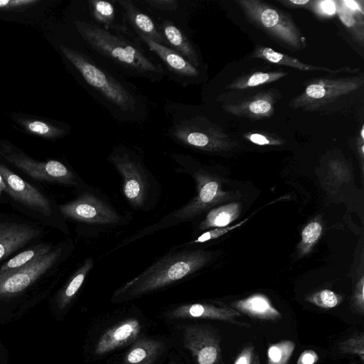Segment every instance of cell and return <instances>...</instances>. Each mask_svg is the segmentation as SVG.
Segmentation results:
<instances>
[{"label":"cell","instance_id":"20","mask_svg":"<svg viewBox=\"0 0 364 364\" xmlns=\"http://www.w3.org/2000/svg\"><path fill=\"white\" fill-rule=\"evenodd\" d=\"M141 331L137 319L129 318L107 329L97 341L95 353L102 355L134 341Z\"/></svg>","mask_w":364,"mask_h":364},{"label":"cell","instance_id":"32","mask_svg":"<svg viewBox=\"0 0 364 364\" xmlns=\"http://www.w3.org/2000/svg\"><path fill=\"white\" fill-rule=\"evenodd\" d=\"M309 301L322 308H333L339 303L338 296L332 291L323 289L309 297Z\"/></svg>","mask_w":364,"mask_h":364},{"label":"cell","instance_id":"37","mask_svg":"<svg viewBox=\"0 0 364 364\" xmlns=\"http://www.w3.org/2000/svg\"><path fill=\"white\" fill-rule=\"evenodd\" d=\"M245 137L252 143L258 145H277L281 144L277 139L257 133L247 134Z\"/></svg>","mask_w":364,"mask_h":364},{"label":"cell","instance_id":"5","mask_svg":"<svg viewBox=\"0 0 364 364\" xmlns=\"http://www.w3.org/2000/svg\"><path fill=\"white\" fill-rule=\"evenodd\" d=\"M108 161L122 176V191L127 201L134 208H144L151 184L140 156L130 147L119 145L109 153Z\"/></svg>","mask_w":364,"mask_h":364},{"label":"cell","instance_id":"28","mask_svg":"<svg viewBox=\"0 0 364 364\" xmlns=\"http://www.w3.org/2000/svg\"><path fill=\"white\" fill-rule=\"evenodd\" d=\"M21 124L30 133L35 135L55 139L65 135L68 129L60 127L39 120L21 119Z\"/></svg>","mask_w":364,"mask_h":364},{"label":"cell","instance_id":"35","mask_svg":"<svg viewBox=\"0 0 364 364\" xmlns=\"http://www.w3.org/2000/svg\"><path fill=\"white\" fill-rule=\"evenodd\" d=\"M38 2V0H0V9H20L33 6Z\"/></svg>","mask_w":364,"mask_h":364},{"label":"cell","instance_id":"25","mask_svg":"<svg viewBox=\"0 0 364 364\" xmlns=\"http://www.w3.org/2000/svg\"><path fill=\"white\" fill-rule=\"evenodd\" d=\"M240 204L237 202L228 203L210 210L200 223L199 228H224L235 220L240 213Z\"/></svg>","mask_w":364,"mask_h":364},{"label":"cell","instance_id":"27","mask_svg":"<svg viewBox=\"0 0 364 364\" xmlns=\"http://www.w3.org/2000/svg\"><path fill=\"white\" fill-rule=\"evenodd\" d=\"M161 349V343L153 340L136 343L124 356V364H150Z\"/></svg>","mask_w":364,"mask_h":364},{"label":"cell","instance_id":"34","mask_svg":"<svg viewBox=\"0 0 364 364\" xmlns=\"http://www.w3.org/2000/svg\"><path fill=\"white\" fill-rule=\"evenodd\" d=\"M249 113L255 116H268L272 112V102L266 98L257 97L250 102L247 105Z\"/></svg>","mask_w":364,"mask_h":364},{"label":"cell","instance_id":"38","mask_svg":"<svg viewBox=\"0 0 364 364\" xmlns=\"http://www.w3.org/2000/svg\"><path fill=\"white\" fill-rule=\"evenodd\" d=\"M318 360L317 354L313 350H308L300 355L296 364H314Z\"/></svg>","mask_w":364,"mask_h":364},{"label":"cell","instance_id":"40","mask_svg":"<svg viewBox=\"0 0 364 364\" xmlns=\"http://www.w3.org/2000/svg\"><path fill=\"white\" fill-rule=\"evenodd\" d=\"M346 8H348L351 11L358 12L360 11L361 14H363V10L361 9L358 5V4L355 1H342Z\"/></svg>","mask_w":364,"mask_h":364},{"label":"cell","instance_id":"41","mask_svg":"<svg viewBox=\"0 0 364 364\" xmlns=\"http://www.w3.org/2000/svg\"><path fill=\"white\" fill-rule=\"evenodd\" d=\"M356 297L358 301L363 306V277H362L358 284L356 289Z\"/></svg>","mask_w":364,"mask_h":364},{"label":"cell","instance_id":"2","mask_svg":"<svg viewBox=\"0 0 364 364\" xmlns=\"http://www.w3.org/2000/svg\"><path fill=\"white\" fill-rule=\"evenodd\" d=\"M73 26L85 46L117 72L150 82L166 76L156 57L134 37L109 32L91 21L77 19Z\"/></svg>","mask_w":364,"mask_h":364},{"label":"cell","instance_id":"30","mask_svg":"<svg viewBox=\"0 0 364 364\" xmlns=\"http://www.w3.org/2000/svg\"><path fill=\"white\" fill-rule=\"evenodd\" d=\"M295 344L291 341H284L271 346L267 351L269 364H287Z\"/></svg>","mask_w":364,"mask_h":364},{"label":"cell","instance_id":"39","mask_svg":"<svg viewBox=\"0 0 364 364\" xmlns=\"http://www.w3.org/2000/svg\"><path fill=\"white\" fill-rule=\"evenodd\" d=\"M251 357V348H247L237 357L234 364H250Z\"/></svg>","mask_w":364,"mask_h":364},{"label":"cell","instance_id":"11","mask_svg":"<svg viewBox=\"0 0 364 364\" xmlns=\"http://www.w3.org/2000/svg\"><path fill=\"white\" fill-rule=\"evenodd\" d=\"M362 84L363 80L355 77L319 79L310 83L292 103L296 107L316 108L355 91Z\"/></svg>","mask_w":364,"mask_h":364},{"label":"cell","instance_id":"6","mask_svg":"<svg viewBox=\"0 0 364 364\" xmlns=\"http://www.w3.org/2000/svg\"><path fill=\"white\" fill-rule=\"evenodd\" d=\"M237 3L250 21L274 38L295 49L303 47L304 38L286 14L258 0H240Z\"/></svg>","mask_w":364,"mask_h":364},{"label":"cell","instance_id":"13","mask_svg":"<svg viewBox=\"0 0 364 364\" xmlns=\"http://www.w3.org/2000/svg\"><path fill=\"white\" fill-rule=\"evenodd\" d=\"M43 230L39 225L28 220L14 217L1 218L0 260L24 250L41 237Z\"/></svg>","mask_w":364,"mask_h":364},{"label":"cell","instance_id":"33","mask_svg":"<svg viewBox=\"0 0 364 364\" xmlns=\"http://www.w3.org/2000/svg\"><path fill=\"white\" fill-rule=\"evenodd\" d=\"M247 220L248 218H246L245 220L240 221L239 223L232 226H227L224 228H215L214 229L210 230L207 232H203L195 240L188 242L186 245L203 243L211 240L218 238L220 236L225 235V233L242 226L247 222Z\"/></svg>","mask_w":364,"mask_h":364},{"label":"cell","instance_id":"14","mask_svg":"<svg viewBox=\"0 0 364 364\" xmlns=\"http://www.w3.org/2000/svg\"><path fill=\"white\" fill-rule=\"evenodd\" d=\"M0 174L9 191V197L44 218L53 216L52 202L41 191L1 163Z\"/></svg>","mask_w":364,"mask_h":364},{"label":"cell","instance_id":"3","mask_svg":"<svg viewBox=\"0 0 364 364\" xmlns=\"http://www.w3.org/2000/svg\"><path fill=\"white\" fill-rule=\"evenodd\" d=\"M164 109L166 132L176 143L208 152L228 149V136L198 106L166 99Z\"/></svg>","mask_w":364,"mask_h":364},{"label":"cell","instance_id":"43","mask_svg":"<svg viewBox=\"0 0 364 364\" xmlns=\"http://www.w3.org/2000/svg\"><path fill=\"white\" fill-rule=\"evenodd\" d=\"M285 2H287L289 4H292L296 6H303V5L310 3L311 1L309 0H289Z\"/></svg>","mask_w":364,"mask_h":364},{"label":"cell","instance_id":"29","mask_svg":"<svg viewBox=\"0 0 364 364\" xmlns=\"http://www.w3.org/2000/svg\"><path fill=\"white\" fill-rule=\"evenodd\" d=\"M287 73L282 72H256L250 75L245 76L236 80L229 88L244 89L276 81L286 75Z\"/></svg>","mask_w":364,"mask_h":364},{"label":"cell","instance_id":"19","mask_svg":"<svg viewBox=\"0 0 364 364\" xmlns=\"http://www.w3.org/2000/svg\"><path fill=\"white\" fill-rule=\"evenodd\" d=\"M133 34L143 35L156 43L166 46L154 20L133 0H116Z\"/></svg>","mask_w":364,"mask_h":364},{"label":"cell","instance_id":"1","mask_svg":"<svg viewBox=\"0 0 364 364\" xmlns=\"http://www.w3.org/2000/svg\"><path fill=\"white\" fill-rule=\"evenodd\" d=\"M82 44V48H77L60 43L58 48L87 92L117 122H145L149 106L144 94Z\"/></svg>","mask_w":364,"mask_h":364},{"label":"cell","instance_id":"12","mask_svg":"<svg viewBox=\"0 0 364 364\" xmlns=\"http://www.w3.org/2000/svg\"><path fill=\"white\" fill-rule=\"evenodd\" d=\"M59 210L68 218L89 223L112 225L120 220L119 215L109 204L90 193H84L60 205Z\"/></svg>","mask_w":364,"mask_h":364},{"label":"cell","instance_id":"15","mask_svg":"<svg viewBox=\"0 0 364 364\" xmlns=\"http://www.w3.org/2000/svg\"><path fill=\"white\" fill-rule=\"evenodd\" d=\"M185 347L197 364H215L219 358V346L215 336L207 329L196 325L186 326L183 331Z\"/></svg>","mask_w":364,"mask_h":364},{"label":"cell","instance_id":"18","mask_svg":"<svg viewBox=\"0 0 364 364\" xmlns=\"http://www.w3.org/2000/svg\"><path fill=\"white\" fill-rule=\"evenodd\" d=\"M87 7L91 21L114 33L134 37L116 0H89Z\"/></svg>","mask_w":364,"mask_h":364},{"label":"cell","instance_id":"8","mask_svg":"<svg viewBox=\"0 0 364 364\" xmlns=\"http://www.w3.org/2000/svg\"><path fill=\"white\" fill-rule=\"evenodd\" d=\"M152 53L164 68L166 76L183 87L203 81V70L199 69L170 48L141 34H134Z\"/></svg>","mask_w":364,"mask_h":364},{"label":"cell","instance_id":"24","mask_svg":"<svg viewBox=\"0 0 364 364\" xmlns=\"http://www.w3.org/2000/svg\"><path fill=\"white\" fill-rule=\"evenodd\" d=\"M93 266L94 260L92 258H87L77 269L68 283L58 294L56 302L59 308L64 309L70 303Z\"/></svg>","mask_w":364,"mask_h":364},{"label":"cell","instance_id":"42","mask_svg":"<svg viewBox=\"0 0 364 364\" xmlns=\"http://www.w3.org/2000/svg\"><path fill=\"white\" fill-rule=\"evenodd\" d=\"M3 193H5L9 196V191L6 187V185L3 177L0 174V196L2 195Z\"/></svg>","mask_w":364,"mask_h":364},{"label":"cell","instance_id":"16","mask_svg":"<svg viewBox=\"0 0 364 364\" xmlns=\"http://www.w3.org/2000/svg\"><path fill=\"white\" fill-rule=\"evenodd\" d=\"M154 21L164 38L167 47L178 53L195 67L204 70L200 50L190 38L188 32L168 21L156 19Z\"/></svg>","mask_w":364,"mask_h":364},{"label":"cell","instance_id":"21","mask_svg":"<svg viewBox=\"0 0 364 364\" xmlns=\"http://www.w3.org/2000/svg\"><path fill=\"white\" fill-rule=\"evenodd\" d=\"M173 318H202L230 321L238 312L206 304H186L177 306L170 314Z\"/></svg>","mask_w":364,"mask_h":364},{"label":"cell","instance_id":"9","mask_svg":"<svg viewBox=\"0 0 364 364\" xmlns=\"http://www.w3.org/2000/svg\"><path fill=\"white\" fill-rule=\"evenodd\" d=\"M196 183V196L185 205L175 210L168 219L178 222L193 219L208 208L230 198L229 193L224 191L218 180L208 172L198 169L192 172Z\"/></svg>","mask_w":364,"mask_h":364},{"label":"cell","instance_id":"10","mask_svg":"<svg viewBox=\"0 0 364 364\" xmlns=\"http://www.w3.org/2000/svg\"><path fill=\"white\" fill-rule=\"evenodd\" d=\"M4 157L34 180L71 186L80 184V178L59 161H38L18 152H7Z\"/></svg>","mask_w":364,"mask_h":364},{"label":"cell","instance_id":"23","mask_svg":"<svg viewBox=\"0 0 364 364\" xmlns=\"http://www.w3.org/2000/svg\"><path fill=\"white\" fill-rule=\"evenodd\" d=\"M234 305L245 314L259 318L275 319L280 316V313L262 294L252 295L235 302Z\"/></svg>","mask_w":364,"mask_h":364},{"label":"cell","instance_id":"36","mask_svg":"<svg viewBox=\"0 0 364 364\" xmlns=\"http://www.w3.org/2000/svg\"><path fill=\"white\" fill-rule=\"evenodd\" d=\"M315 11L325 16H332L336 11V4L333 1L326 0L316 2Z\"/></svg>","mask_w":364,"mask_h":364},{"label":"cell","instance_id":"22","mask_svg":"<svg viewBox=\"0 0 364 364\" xmlns=\"http://www.w3.org/2000/svg\"><path fill=\"white\" fill-rule=\"evenodd\" d=\"M253 56L264 59L269 62L275 64L287 65L296 68L301 70H322L332 74H336L341 72H354L358 70L350 69V68H342L338 70H331L324 67H316L306 65L300 62L296 58L287 55L285 54L277 52L269 48L259 47L254 53Z\"/></svg>","mask_w":364,"mask_h":364},{"label":"cell","instance_id":"26","mask_svg":"<svg viewBox=\"0 0 364 364\" xmlns=\"http://www.w3.org/2000/svg\"><path fill=\"white\" fill-rule=\"evenodd\" d=\"M53 247L47 242L38 243L25 248L0 267V276L18 269L48 253Z\"/></svg>","mask_w":364,"mask_h":364},{"label":"cell","instance_id":"7","mask_svg":"<svg viewBox=\"0 0 364 364\" xmlns=\"http://www.w3.org/2000/svg\"><path fill=\"white\" fill-rule=\"evenodd\" d=\"M65 247H53L26 265L0 276V301L18 296L45 277L60 263Z\"/></svg>","mask_w":364,"mask_h":364},{"label":"cell","instance_id":"17","mask_svg":"<svg viewBox=\"0 0 364 364\" xmlns=\"http://www.w3.org/2000/svg\"><path fill=\"white\" fill-rule=\"evenodd\" d=\"M154 20L171 21L188 32V18L192 11L188 0H134Z\"/></svg>","mask_w":364,"mask_h":364},{"label":"cell","instance_id":"4","mask_svg":"<svg viewBox=\"0 0 364 364\" xmlns=\"http://www.w3.org/2000/svg\"><path fill=\"white\" fill-rule=\"evenodd\" d=\"M202 250H183L166 254L141 274L119 287L116 298H134L165 287L191 275L210 260Z\"/></svg>","mask_w":364,"mask_h":364},{"label":"cell","instance_id":"31","mask_svg":"<svg viewBox=\"0 0 364 364\" xmlns=\"http://www.w3.org/2000/svg\"><path fill=\"white\" fill-rule=\"evenodd\" d=\"M322 232V226L317 221L309 223L302 230L301 242L299 249L302 254L308 252L316 242L319 239Z\"/></svg>","mask_w":364,"mask_h":364}]
</instances>
